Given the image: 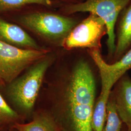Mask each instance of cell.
<instances>
[{
  "label": "cell",
  "instance_id": "9",
  "mask_svg": "<svg viewBox=\"0 0 131 131\" xmlns=\"http://www.w3.org/2000/svg\"><path fill=\"white\" fill-rule=\"evenodd\" d=\"M117 83L112 96L117 114L128 129H131V78L125 74Z\"/></svg>",
  "mask_w": 131,
  "mask_h": 131
},
{
  "label": "cell",
  "instance_id": "5",
  "mask_svg": "<svg viewBox=\"0 0 131 131\" xmlns=\"http://www.w3.org/2000/svg\"><path fill=\"white\" fill-rule=\"evenodd\" d=\"M48 52L44 49H21L0 40V81L9 84Z\"/></svg>",
  "mask_w": 131,
  "mask_h": 131
},
{
  "label": "cell",
  "instance_id": "14",
  "mask_svg": "<svg viewBox=\"0 0 131 131\" xmlns=\"http://www.w3.org/2000/svg\"><path fill=\"white\" fill-rule=\"evenodd\" d=\"M54 2V0H0V12L16 9L29 4L51 6Z\"/></svg>",
  "mask_w": 131,
  "mask_h": 131
},
{
  "label": "cell",
  "instance_id": "8",
  "mask_svg": "<svg viewBox=\"0 0 131 131\" xmlns=\"http://www.w3.org/2000/svg\"><path fill=\"white\" fill-rule=\"evenodd\" d=\"M115 35L116 50L110 63L118 60L131 47V1L118 17Z\"/></svg>",
  "mask_w": 131,
  "mask_h": 131
},
{
  "label": "cell",
  "instance_id": "2",
  "mask_svg": "<svg viewBox=\"0 0 131 131\" xmlns=\"http://www.w3.org/2000/svg\"><path fill=\"white\" fill-rule=\"evenodd\" d=\"M53 61V57L45 56L34 63L24 75L9 83L8 95L23 112L29 113L33 110L45 74Z\"/></svg>",
  "mask_w": 131,
  "mask_h": 131
},
{
  "label": "cell",
  "instance_id": "17",
  "mask_svg": "<svg viewBox=\"0 0 131 131\" xmlns=\"http://www.w3.org/2000/svg\"><path fill=\"white\" fill-rule=\"evenodd\" d=\"M128 131H131V129H128Z\"/></svg>",
  "mask_w": 131,
  "mask_h": 131
},
{
  "label": "cell",
  "instance_id": "11",
  "mask_svg": "<svg viewBox=\"0 0 131 131\" xmlns=\"http://www.w3.org/2000/svg\"><path fill=\"white\" fill-rule=\"evenodd\" d=\"M14 127L18 131H59L54 119L45 113L38 115L29 123H15Z\"/></svg>",
  "mask_w": 131,
  "mask_h": 131
},
{
  "label": "cell",
  "instance_id": "3",
  "mask_svg": "<svg viewBox=\"0 0 131 131\" xmlns=\"http://www.w3.org/2000/svg\"><path fill=\"white\" fill-rule=\"evenodd\" d=\"M131 0H85L83 2L65 5L62 8L64 15L89 12L96 14L103 19L107 28V60L110 63L116 50L115 28L118 17Z\"/></svg>",
  "mask_w": 131,
  "mask_h": 131
},
{
  "label": "cell",
  "instance_id": "7",
  "mask_svg": "<svg viewBox=\"0 0 131 131\" xmlns=\"http://www.w3.org/2000/svg\"><path fill=\"white\" fill-rule=\"evenodd\" d=\"M88 52L98 68L102 89L111 90L122 76L131 69V47L118 60L110 64L103 59L101 51L91 49L88 50Z\"/></svg>",
  "mask_w": 131,
  "mask_h": 131
},
{
  "label": "cell",
  "instance_id": "6",
  "mask_svg": "<svg viewBox=\"0 0 131 131\" xmlns=\"http://www.w3.org/2000/svg\"><path fill=\"white\" fill-rule=\"evenodd\" d=\"M107 34V28L103 19L96 14L89 13L72 28L61 46L66 50L88 49L101 51L102 39Z\"/></svg>",
  "mask_w": 131,
  "mask_h": 131
},
{
  "label": "cell",
  "instance_id": "16",
  "mask_svg": "<svg viewBox=\"0 0 131 131\" xmlns=\"http://www.w3.org/2000/svg\"><path fill=\"white\" fill-rule=\"evenodd\" d=\"M85 0H65L66 5L68 4H77L83 2Z\"/></svg>",
  "mask_w": 131,
  "mask_h": 131
},
{
  "label": "cell",
  "instance_id": "4",
  "mask_svg": "<svg viewBox=\"0 0 131 131\" xmlns=\"http://www.w3.org/2000/svg\"><path fill=\"white\" fill-rule=\"evenodd\" d=\"M19 23L41 38L61 46L69 33L79 22L70 15L38 12L23 16Z\"/></svg>",
  "mask_w": 131,
  "mask_h": 131
},
{
  "label": "cell",
  "instance_id": "15",
  "mask_svg": "<svg viewBox=\"0 0 131 131\" xmlns=\"http://www.w3.org/2000/svg\"><path fill=\"white\" fill-rule=\"evenodd\" d=\"M19 115L10 106L0 93V123L14 122Z\"/></svg>",
  "mask_w": 131,
  "mask_h": 131
},
{
  "label": "cell",
  "instance_id": "10",
  "mask_svg": "<svg viewBox=\"0 0 131 131\" xmlns=\"http://www.w3.org/2000/svg\"><path fill=\"white\" fill-rule=\"evenodd\" d=\"M0 40L26 49H41L37 43L19 26L0 19Z\"/></svg>",
  "mask_w": 131,
  "mask_h": 131
},
{
  "label": "cell",
  "instance_id": "12",
  "mask_svg": "<svg viewBox=\"0 0 131 131\" xmlns=\"http://www.w3.org/2000/svg\"><path fill=\"white\" fill-rule=\"evenodd\" d=\"M111 90L102 89L94 109L92 126L93 131H103L107 117V105Z\"/></svg>",
  "mask_w": 131,
  "mask_h": 131
},
{
  "label": "cell",
  "instance_id": "13",
  "mask_svg": "<svg viewBox=\"0 0 131 131\" xmlns=\"http://www.w3.org/2000/svg\"><path fill=\"white\" fill-rule=\"evenodd\" d=\"M122 123L117 114L115 101L112 96L111 98H109L108 102L106 123L103 131H122Z\"/></svg>",
  "mask_w": 131,
  "mask_h": 131
},
{
  "label": "cell",
  "instance_id": "1",
  "mask_svg": "<svg viewBox=\"0 0 131 131\" xmlns=\"http://www.w3.org/2000/svg\"><path fill=\"white\" fill-rule=\"evenodd\" d=\"M63 92L67 117L73 131H93L92 122L96 83L89 62L83 58L72 66Z\"/></svg>",
  "mask_w": 131,
  "mask_h": 131
}]
</instances>
